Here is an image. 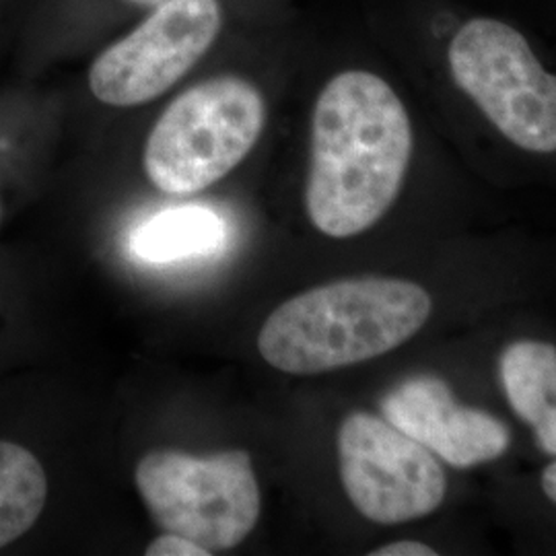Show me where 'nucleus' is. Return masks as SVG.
<instances>
[{"label":"nucleus","mask_w":556,"mask_h":556,"mask_svg":"<svg viewBox=\"0 0 556 556\" xmlns=\"http://www.w3.org/2000/svg\"><path fill=\"white\" fill-rule=\"evenodd\" d=\"M337 454L351 505L378 526L431 517L447 498L445 464L381 415L357 410L344 418Z\"/></svg>","instance_id":"6"},{"label":"nucleus","mask_w":556,"mask_h":556,"mask_svg":"<svg viewBox=\"0 0 556 556\" xmlns=\"http://www.w3.org/2000/svg\"><path fill=\"white\" fill-rule=\"evenodd\" d=\"M147 556H211L206 548H202L197 542H192L190 538L179 536L174 532H165L161 536L155 538L147 551Z\"/></svg>","instance_id":"12"},{"label":"nucleus","mask_w":556,"mask_h":556,"mask_svg":"<svg viewBox=\"0 0 556 556\" xmlns=\"http://www.w3.org/2000/svg\"><path fill=\"white\" fill-rule=\"evenodd\" d=\"M457 89L505 140L532 155L556 153V75L516 27L491 17L466 21L447 46Z\"/></svg>","instance_id":"4"},{"label":"nucleus","mask_w":556,"mask_h":556,"mask_svg":"<svg viewBox=\"0 0 556 556\" xmlns=\"http://www.w3.org/2000/svg\"><path fill=\"white\" fill-rule=\"evenodd\" d=\"M433 293L386 275L338 278L287 299L264 321L262 358L289 376H321L383 357L431 321Z\"/></svg>","instance_id":"2"},{"label":"nucleus","mask_w":556,"mask_h":556,"mask_svg":"<svg viewBox=\"0 0 556 556\" xmlns=\"http://www.w3.org/2000/svg\"><path fill=\"white\" fill-rule=\"evenodd\" d=\"M497 371L511 413L530 427L538 450L556 457V344L516 338L501 351Z\"/></svg>","instance_id":"9"},{"label":"nucleus","mask_w":556,"mask_h":556,"mask_svg":"<svg viewBox=\"0 0 556 556\" xmlns=\"http://www.w3.org/2000/svg\"><path fill=\"white\" fill-rule=\"evenodd\" d=\"M266 124L258 87L236 75L197 83L155 122L142 153L151 184L176 197L229 176L256 147Z\"/></svg>","instance_id":"3"},{"label":"nucleus","mask_w":556,"mask_h":556,"mask_svg":"<svg viewBox=\"0 0 556 556\" xmlns=\"http://www.w3.org/2000/svg\"><path fill=\"white\" fill-rule=\"evenodd\" d=\"M415 132L396 89L369 71L328 80L312 112L305 213L321 236L357 238L394 206Z\"/></svg>","instance_id":"1"},{"label":"nucleus","mask_w":556,"mask_h":556,"mask_svg":"<svg viewBox=\"0 0 556 556\" xmlns=\"http://www.w3.org/2000/svg\"><path fill=\"white\" fill-rule=\"evenodd\" d=\"M540 489L544 497L548 498L553 505H556V457L542 470L540 475Z\"/></svg>","instance_id":"14"},{"label":"nucleus","mask_w":556,"mask_h":556,"mask_svg":"<svg viewBox=\"0 0 556 556\" xmlns=\"http://www.w3.org/2000/svg\"><path fill=\"white\" fill-rule=\"evenodd\" d=\"M135 482L161 530L211 555L236 548L258 523V478L243 450L202 457L155 450L140 459Z\"/></svg>","instance_id":"5"},{"label":"nucleus","mask_w":556,"mask_h":556,"mask_svg":"<svg viewBox=\"0 0 556 556\" xmlns=\"http://www.w3.org/2000/svg\"><path fill=\"white\" fill-rule=\"evenodd\" d=\"M128 2H132V4H139V7H157L161 2H165V0H128Z\"/></svg>","instance_id":"15"},{"label":"nucleus","mask_w":556,"mask_h":556,"mask_svg":"<svg viewBox=\"0 0 556 556\" xmlns=\"http://www.w3.org/2000/svg\"><path fill=\"white\" fill-rule=\"evenodd\" d=\"M379 410L402 433L456 470L493 464L514 445L511 429L503 418L462 404L454 388L433 374L397 381L379 400Z\"/></svg>","instance_id":"8"},{"label":"nucleus","mask_w":556,"mask_h":556,"mask_svg":"<svg viewBox=\"0 0 556 556\" xmlns=\"http://www.w3.org/2000/svg\"><path fill=\"white\" fill-rule=\"evenodd\" d=\"M225 239L223 220L199 206L165 211L140 225L132 236V252L147 262H178L217 252Z\"/></svg>","instance_id":"10"},{"label":"nucleus","mask_w":556,"mask_h":556,"mask_svg":"<svg viewBox=\"0 0 556 556\" xmlns=\"http://www.w3.org/2000/svg\"><path fill=\"white\" fill-rule=\"evenodd\" d=\"M371 556H438L435 546L422 542V540H394L388 544H381L376 551L369 553Z\"/></svg>","instance_id":"13"},{"label":"nucleus","mask_w":556,"mask_h":556,"mask_svg":"<svg viewBox=\"0 0 556 556\" xmlns=\"http://www.w3.org/2000/svg\"><path fill=\"white\" fill-rule=\"evenodd\" d=\"M223 27L219 0H165L89 68V89L105 105L157 100L213 48Z\"/></svg>","instance_id":"7"},{"label":"nucleus","mask_w":556,"mask_h":556,"mask_svg":"<svg viewBox=\"0 0 556 556\" xmlns=\"http://www.w3.org/2000/svg\"><path fill=\"white\" fill-rule=\"evenodd\" d=\"M48 498V477L27 447L0 441V548L29 532Z\"/></svg>","instance_id":"11"}]
</instances>
